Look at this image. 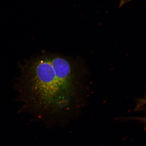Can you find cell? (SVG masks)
<instances>
[{"label":"cell","instance_id":"cell-1","mask_svg":"<svg viewBox=\"0 0 146 146\" xmlns=\"http://www.w3.org/2000/svg\"><path fill=\"white\" fill-rule=\"evenodd\" d=\"M76 62L62 54L45 52L25 60L16 87L23 111L43 118L68 114L78 92Z\"/></svg>","mask_w":146,"mask_h":146}]
</instances>
